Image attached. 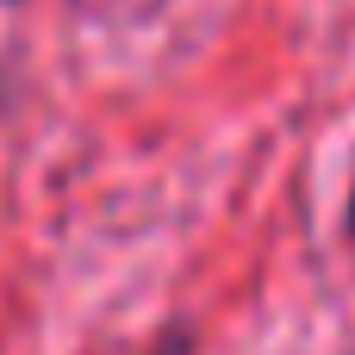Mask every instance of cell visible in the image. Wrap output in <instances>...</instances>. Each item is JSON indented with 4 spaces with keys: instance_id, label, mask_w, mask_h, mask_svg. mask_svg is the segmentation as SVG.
<instances>
[{
    "instance_id": "6da1fadb",
    "label": "cell",
    "mask_w": 355,
    "mask_h": 355,
    "mask_svg": "<svg viewBox=\"0 0 355 355\" xmlns=\"http://www.w3.org/2000/svg\"><path fill=\"white\" fill-rule=\"evenodd\" d=\"M349 231H355V193H349Z\"/></svg>"
},
{
    "instance_id": "7a4b0ae2",
    "label": "cell",
    "mask_w": 355,
    "mask_h": 355,
    "mask_svg": "<svg viewBox=\"0 0 355 355\" xmlns=\"http://www.w3.org/2000/svg\"><path fill=\"white\" fill-rule=\"evenodd\" d=\"M0 100H6V87H0Z\"/></svg>"
}]
</instances>
